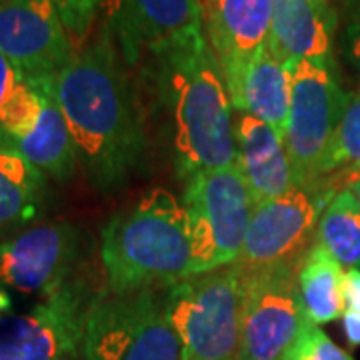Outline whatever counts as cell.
<instances>
[{
    "mask_svg": "<svg viewBox=\"0 0 360 360\" xmlns=\"http://www.w3.org/2000/svg\"><path fill=\"white\" fill-rule=\"evenodd\" d=\"M115 39L101 34L52 78L78 162L98 191H115L141 168L146 132L141 106Z\"/></svg>",
    "mask_w": 360,
    "mask_h": 360,
    "instance_id": "1",
    "label": "cell"
},
{
    "mask_svg": "<svg viewBox=\"0 0 360 360\" xmlns=\"http://www.w3.org/2000/svg\"><path fill=\"white\" fill-rule=\"evenodd\" d=\"M172 118V146L182 180L198 170L236 165L234 108L206 37L155 56Z\"/></svg>",
    "mask_w": 360,
    "mask_h": 360,
    "instance_id": "2",
    "label": "cell"
},
{
    "mask_svg": "<svg viewBox=\"0 0 360 360\" xmlns=\"http://www.w3.org/2000/svg\"><path fill=\"white\" fill-rule=\"evenodd\" d=\"M106 290L168 288L193 276V232L184 206L167 188H155L124 206L101 232Z\"/></svg>",
    "mask_w": 360,
    "mask_h": 360,
    "instance_id": "3",
    "label": "cell"
},
{
    "mask_svg": "<svg viewBox=\"0 0 360 360\" xmlns=\"http://www.w3.org/2000/svg\"><path fill=\"white\" fill-rule=\"evenodd\" d=\"M84 360H182V345L167 310V288L101 290L86 314Z\"/></svg>",
    "mask_w": 360,
    "mask_h": 360,
    "instance_id": "4",
    "label": "cell"
},
{
    "mask_svg": "<svg viewBox=\"0 0 360 360\" xmlns=\"http://www.w3.org/2000/svg\"><path fill=\"white\" fill-rule=\"evenodd\" d=\"M243 269L238 262L167 288V310L182 360H238Z\"/></svg>",
    "mask_w": 360,
    "mask_h": 360,
    "instance_id": "5",
    "label": "cell"
},
{
    "mask_svg": "<svg viewBox=\"0 0 360 360\" xmlns=\"http://www.w3.org/2000/svg\"><path fill=\"white\" fill-rule=\"evenodd\" d=\"M182 206L193 232V276L234 264L255 202L236 165L198 170L186 179Z\"/></svg>",
    "mask_w": 360,
    "mask_h": 360,
    "instance_id": "6",
    "label": "cell"
},
{
    "mask_svg": "<svg viewBox=\"0 0 360 360\" xmlns=\"http://www.w3.org/2000/svg\"><path fill=\"white\" fill-rule=\"evenodd\" d=\"M92 292L80 276L63 290L28 309H14L0 288V360H75L82 356V336Z\"/></svg>",
    "mask_w": 360,
    "mask_h": 360,
    "instance_id": "7",
    "label": "cell"
},
{
    "mask_svg": "<svg viewBox=\"0 0 360 360\" xmlns=\"http://www.w3.org/2000/svg\"><path fill=\"white\" fill-rule=\"evenodd\" d=\"M336 174L296 186L290 193L255 206L246 229L238 264L258 270L276 264H296L316 240L319 220L326 205L340 193Z\"/></svg>",
    "mask_w": 360,
    "mask_h": 360,
    "instance_id": "8",
    "label": "cell"
},
{
    "mask_svg": "<svg viewBox=\"0 0 360 360\" xmlns=\"http://www.w3.org/2000/svg\"><path fill=\"white\" fill-rule=\"evenodd\" d=\"M292 90L284 144L298 186L319 180L322 160L335 139L347 106L348 92L340 89L335 66L300 63L290 70Z\"/></svg>",
    "mask_w": 360,
    "mask_h": 360,
    "instance_id": "9",
    "label": "cell"
},
{
    "mask_svg": "<svg viewBox=\"0 0 360 360\" xmlns=\"http://www.w3.org/2000/svg\"><path fill=\"white\" fill-rule=\"evenodd\" d=\"M296 266L298 262L243 270L238 360H281L300 333L307 316Z\"/></svg>",
    "mask_w": 360,
    "mask_h": 360,
    "instance_id": "10",
    "label": "cell"
},
{
    "mask_svg": "<svg viewBox=\"0 0 360 360\" xmlns=\"http://www.w3.org/2000/svg\"><path fill=\"white\" fill-rule=\"evenodd\" d=\"M82 231L66 220L25 229L0 243V286L20 295L51 296L80 278Z\"/></svg>",
    "mask_w": 360,
    "mask_h": 360,
    "instance_id": "11",
    "label": "cell"
},
{
    "mask_svg": "<svg viewBox=\"0 0 360 360\" xmlns=\"http://www.w3.org/2000/svg\"><path fill=\"white\" fill-rule=\"evenodd\" d=\"M103 8L124 63L142 51L158 56L205 34L202 0H103Z\"/></svg>",
    "mask_w": 360,
    "mask_h": 360,
    "instance_id": "12",
    "label": "cell"
},
{
    "mask_svg": "<svg viewBox=\"0 0 360 360\" xmlns=\"http://www.w3.org/2000/svg\"><path fill=\"white\" fill-rule=\"evenodd\" d=\"M0 52L28 80L56 77L77 49L49 0H0Z\"/></svg>",
    "mask_w": 360,
    "mask_h": 360,
    "instance_id": "13",
    "label": "cell"
},
{
    "mask_svg": "<svg viewBox=\"0 0 360 360\" xmlns=\"http://www.w3.org/2000/svg\"><path fill=\"white\" fill-rule=\"evenodd\" d=\"M272 14L274 0H210L205 4V37L231 98L248 60L269 40Z\"/></svg>",
    "mask_w": 360,
    "mask_h": 360,
    "instance_id": "14",
    "label": "cell"
},
{
    "mask_svg": "<svg viewBox=\"0 0 360 360\" xmlns=\"http://www.w3.org/2000/svg\"><path fill=\"white\" fill-rule=\"evenodd\" d=\"M336 26L338 11L333 4L274 0L266 46L288 70L300 63L335 66Z\"/></svg>",
    "mask_w": 360,
    "mask_h": 360,
    "instance_id": "15",
    "label": "cell"
},
{
    "mask_svg": "<svg viewBox=\"0 0 360 360\" xmlns=\"http://www.w3.org/2000/svg\"><path fill=\"white\" fill-rule=\"evenodd\" d=\"M236 167L240 168L255 206L296 188L295 170L284 139L266 122L234 112Z\"/></svg>",
    "mask_w": 360,
    "mask_h": 360,
    "instance_id": "16",
    "label": "cell"
},
{
    "mask_svg": "<svg viewBox=\"0 0 360 360\" xmlns=\"http://www.w3.org/2000/svg\"><path fill=\"white\" fill-rule=\"evenodd\" d=\"M292 77L290 70L269 51L260 46L248 60L240 84L232 94L234 112H246L266 122L284 139L288 106H290Z\"/></svg>",
    "mask_w": 360,
    "mask_h": 360,
    "instance_id": "17",
    "label": "cell"
},
{
    "mask_svg": "<svg viewBox=\"0 0 360 360\" xmlns=\"http://www.w3.org/2000/svg\"><path fill=\"white\" fill-rule=\"evenodd\" d=\"M54 78V77H52ZM52 78L32 80L42 98L39 122L25 139L16 142V148L26 156L30 165L39 168L46 179L54 182H68L75 176L78 155L72 134L68 130L65 115L56 103Z\"/></svg>",
    "mask_w": 360,
    "mask_h": 360,
    "instance_id": "18",
    "label": "cell"
},
{
    "mask_svg": "<svg viewBox=\"0 0 360 360\" xmlns=\"http://www.w3.org/2000/svg\"><path fill=\"white\" fill-rule=\"evenodd\" d=\"M49 200V179L16 144L0 139V232L26 226L42 217Z\"/></svg>",
    "mask_w": 360,
    "mask_h": 360,
    "instance_id": "19",
    "label": "cell"
},
{
    "mask_svg": "<svg viewBox=\"0 0 360 360\" xmlns=\"http://www.w3.org/2000/svg\"><path fill=\"white\" fill-rule=\"evenodd\" d=\"M296 278L307 321L321 326L347 312L345 270L324 246H310L296 266Z\"/></svg>",
    "mask_w": 360,
    "mask_h": 360,
    "instance_id": "20",
    "label": "cell"
},
{
    "mask_svg": "<svg viewBox=\"0 0 360 360\" xmlns=\"http://www.w3.org/2000/svg\"><path fill=\"white\" fill-rule=\"evenodd\" d=\"M42 98L34 82L0 52V139H25L39 122Z\"/></svg>",
    "mask_w": 360,
    "mask_h": 360,
    "instance_id": "21",
    "label": "cell"
},
{
    "mask_svg": "<svg viewBox=\"0 0 360 360\" xmlns=\"http://www.w3.org/2000/svg\"><path fill=\"white\" fill-rule=\"evenodd\" d=\"M316 243L347 269L360 266V205L350 188L333 196L319 220Z\"/></svg>",
    "mask_w": 360,
    "mask_h": 360,
    "instance_id": "22",
    "label": "cell"
},
{
    "mask_svg": "<svg viewBox=\"0 0 360 360\" xmlns=\"http://www.w3.org/2000/svg\"><path fill=\"white\" fill-rule=\"evenodd\" d=\"M345 168H360V89L348 92L345 112L322 160L319 179Z\"/></svg>",
    "mask_w": 360,
    "mask_h": 360,
    "instance_id": "23",
    "label": "cell"
},
{
    "mask_svg": "<svg viewBox=\"0 0 360 360\" xmlns=\"http://www.w3.org/2000/svg\"><path fill=\"white\" fill-rule=\"evenodd\" d=\"M281 360H354L345 348L336 345L321 326L304 321L292 345L284 350Z\"/></svg>",
    "mask_w": 360,
    "mask_h": 360,
    "instance_id": "24",
    "label": "cell"
},
{
    "mask_svg": "<svg viewBox=\"0 0 360 360\" xmlns=\"http://www.w3.org/2000/svg\"><path fill=\"white\" fill-rule=\"evenodd\" d=\"M60 16L77 52L89 44L92 28L103 11V0H49Z\"/></svg>",
    "mask_w": 360,
    "mask_h": 360,
    "instance_id": "25",
    "label": "cell"
},
{
    "mask_svg": "<svg viewBox=\"0 0 360 360\" xmlns=\"http://www.w3.org/2000/svg\"><path fill=\"white\" fill-rule=\"evenodd\" d=\"M345 300L347 310L360 312V269H348L345 272Z\"/></svg>",
    "mask_w": 360,
    "mask_h": 360,
    "instance_id": "26",
    "label": "cell"
},
{
    "mask_svg": "<svg viewBox=\"0 0 360 360\" xmlns=\"http://www.w3.org/2000/svg\"><path fill=\"white\" fill-rule=\"evenodd\" d=\"M342 330L350 347H360V312L347 310L342 314Z\"/></svg>",
    "mask_w": 360,
    "mask_h": 360,
    "instance_id": "27",
    "label": "cell"
},
{
    "mask_svg": "<svg viewBox=\"0 0 360 360\" xmlns=\"http://www.w3.org/2000/svg\"><path fill=\"white\" fill-rule=\"evenodd\" d=\"M347 54L352 66L360 75V22L359 25H348L347 28Z\"/></svg>",
    "mask_w": 360,
    "mask_h": 360,
    "instance_id": "28",
    "label": "cell"
},
{
    "mask_svg": "<svg viewBox=\"0 0 360 360\" xmlns=\"http://www.w3.org/2000/svg\"><path fill=\"white\" fill-rule=\"evenodd\" d=\"M340 13L348 20V25H359L360 22V0H338Z\"/></svg>",
    "mask_w": 360,
    "mask_h": 360,
    "instance_id": "29",
    "label": "cell"
},
{
    "mask_svg": "<svg viewBox=\"0 0 360 360\" xmlns=\"http://www.w3.org/2000/svg\"><path fill=\"white\" fill-rule=\"evenodd\" d=\"M348 188L356 196V200H359L360 205V168H354V174H352V180H350Z\"/></svg>",
    "mask_w": 360,
    "mask_h": 360,
    "instance_id": "30",
    "label": "cell"
},
{
    "mask_svg": "<svg viewBox=\"0 0 360 360\" xmlns=\"http://www.w3.org/2000/svg\"><path fill=\"white\" fill-rule=\"evenodd\" d=\"M298 2H309V4H333V0H298Z\"/></svg>",
    "mask_w": 360,
    "mask_h": 360,
    "instance_id": "31",
    "label": "cell"
},
{
    "mask_svg": "<svg viewBox=\"0 0 360 360\" xmlns=\"http://www.w3.org/2000/svg\"><path fill=\"white\" fill-rule=\"evenodd\" d=\"M206 2H210V0H202V4H206Z\"/></svg>",
    "mask_w": 360,
    "mask_h": 360,
    "instance_id": "32",
    "label": "cell"
},
{
    "mask_svg": "<svg viewBox=\"0 0 360 360\" xmlns=\"http://www.w3.org/2000/svg\"><path fill=\"white\" fill-rule=\"evenodd\" d=\"M75 360H84V359H82V356H80V359H75Z\"/></svg>",
    "mask_w": 360,
    "mask_h": 360,
    "instance_id": "33",
    "label": "cell"
}]
</instances>
